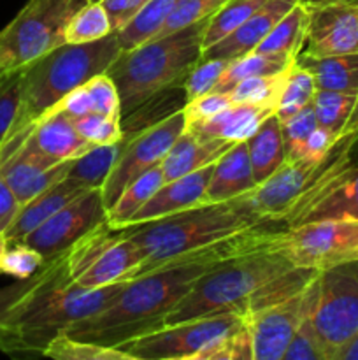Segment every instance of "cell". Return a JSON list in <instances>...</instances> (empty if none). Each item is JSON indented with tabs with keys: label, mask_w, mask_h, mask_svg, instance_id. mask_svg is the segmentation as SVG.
<instances>
[{
	"label": "cell",
	"mask_w": 358,
	"mask_h": 360,
	"mask_svg": "<svg viewBox=\"0 0 358 360\" xmlns=\"http://www.w3.org/2000/svg\"><path fill=\"white\" fill-rule=\"evenodd\" d=\"M165 183V174L161 164L140 174L132 183L125 186L118 199L107 210V221L112 229H123L130 224L133 214L151 199L154 192Z\"/></svg>",
	"instance_id": "obj_31"
},
{
	"label": "cell",
	"mask_w": 358,
	"mask_h": 360,
	"mask_svg": "<svg viewBox=\"0 0 358 360\" xmlns=\"http://www.w3.org/2000/svg\"><path fill=\"white\" fill-rule=\"evenodd\" d=\"M340 137H337L336 134L330 132V130L323 129V127H316L311 132V136L307 137L304 146V158H309V160H318V158H323L325 155L330 153L336 143Z\"/></svg>",
	"instance_id": "obj_51"
},
{
	"label": "cell",
	"mask_w": 358,
	"mask_h": 360,
	"mask_svg": "<svg viewBox=\"0 0 358 360\" xmlns=\"http://www.w3.org/2000/svg\"><path fill=\"white\" fill-rule=\"evenodd\" d=\"M0 234H2V232H0Z\"/></svg>",
	"instance_id": "obj_58"
},
{
	"label": "cell",
	"mask_w": 358,
	"mask_h": 360,
	"mask_svg": "<svg viewBox=\"0 0 358 360\" xmlns=\"http://www.w3.org/2000/svg\"><path fill=\"white\" fill-rule=\"evenodd\" d=\"M44 357L55 360H132L128 354L114 347L76 340L67 334H60L42 352Z\"/></svg>",
	"instance_id": "obj_40"
},
{
	"label": "cell",
	"mask_w": 358,
	"mask_h": 360,
	"mask_svg": "<svg viewBox=\"0 0 358 360\" xmlns=\"http://www.w3.org/2000/svg\"><path fill=\"white\" fill-rule=\"evenodd\" d=\"M195 360H253V336L244 322L200 352Z\"/></svg>",
	"instance_id": "obj_42"
},
{
	"label": "cell",
	"mask_w": 358,
	"mask_h": 360,
	"mask_svg": "<svg viewBox=\"0 0 358 360\" xmlns=\"http://www.w3.org/2000/svg\"><path fill=\"white\" fill-rule=\"evenodd\" d=\"M142 264L137 246L123 234L121 229H109L97 253L74 280L84 288H102L135 278Z\"/></svg>",
	"instance_id": "obj_17"
},
{
	"label": "cell",
	"mask_w": 358,
	"mask_h": 360,
	"mask_svg": "<svg viewBox=\"0 0 358 360\" xmlns=\"http://www.w3.org/2000/svg\"><path fill=\"white\" fill-rule=\"evenodd\" d=\"M319 271L312 269V267L293 266L290 269L283 271V273L276 274V276L269 278L265 283L260 285L249 295L248 306H246V315L267 308V306L283 302L286 299L293 297V295L300 294V292H304L316 280Z\"/></svg>",
	"instance_id": "obj_30"
},
{
	"label": "cell",
	"mask_w": 358,
	"mask_h": 360,
	"mask_svg": "<svg viewBox=\"0 0 358 360\" xmlns=\"http://www.w3.org/2000/svg\"><path fill=\"white\" fill-rule=\"evenodd\" d=\"M69 164L70 160L62 164L49 160L25 141L0 151V176L11 186L20 206L62 179L69 171Z\"/></svg>",
	"instance_id": "obj_16"
},
{
	"label": "cell",
	"mask_w": 358,
	"mask_h": 360,
	"mask_svg": "<svg viewBox=\"0 0 358 360\" xmlns=\"http://www.w3.org/2000/svg\"><path fill=\"white\" fill-rule=\"evenodd\" d=\"M312 322L329 360L358 333V259L319 271Z\"/></svg>",
	"instance_id": "obj_9"
},
{
	"label": "cell",
	"mask_w": 358,
	"mask_h": 360,
	"mask_svg": "<svg viewBox=\"0 0 358 360\" xmlns=\"http://www.w3.org/2000/svg\"><path fill=\"white\" fill-rule=\"evenodd\" d=\"M48 260L34 250L32 246L25 245L23 241L9 243L2 259V273L16 278V280H27L46 266Z\"/></svg>",
	"instance_id": "obj_46"
},
{
	"label": "cell",
	"mask_w": 358,
	"mask_h": 360,
	"mask_svg": "<svg viewBox=\"0 0 358 360\" xmlns=\"http://www.w3.org/2000/svg\"><path fill=\"white\" fill-rule=\"evenodd\" d=\"M295 63L312 74L318 90L358 95V53L309 56L300 53Z\"/></svg>",
	"instance_id": "obj_27"
},
{
	"label": "cell",
	"mask_w": 358,
	"mask_h": 360,
	"mask_svg": "<svg viewBox=\"0 0 358 360\" xmlns=\"http://www.w3.org/2000/svg\"><path fill=\"white\" fill-rule=\"evenodd\" d=\"M213 167L214 164H211L207 167L199 169V171L181 176V178L165 181L151 195V199L133 214L128 225L171 217V214L179 213V211L204 204V193H206L207 183H209L211 174H213Z\"/></svg>",
	"instance_id": "obj_19"
},
{
	"label": "cell",
	"mask_w": 358,
	"mask_h": 360,
	"mask_svg": "<svg viewBox=\"0 0 358 360\" xmlns=\"http://www.w3.org/2000/svg\"><path fill=\"white\" fill-rule=\"evenodd\" d=\"M295 62H290L286 58L272 55H263V53L253 51L241 58L232 60L230 65L227 67L221 74L220 81L216 83L213 91H228L242 79H248L253 76H265V74H276L281 70H286L288 67L293 65Z\"/></svg>",
	"instance_id": "obj_35"
},
{
	"label": "cell",
	"mask_w": 358,
	"mask_h": 360,
	"mask_svg": "<svg viewBox=\"0 0 358 360\" xmlns=\"http://www.w3.org/2000/svg\"><path fill=\"white\" fill-rule=\"evenodd\" d=\"M265 224L274 221L263 220L246 193L227 202L200 204L171 217L128 225L121 231L142 257L137 278L168 266L186 253Z\"/></svg>",
	"instance_id": "obj_3"
},
{
	"label": "cell",
	"mask_w": 358,
	"mask_h": 360,
	"mask_svg": "<svg viewBox=\"0 0 358 360\" xmlns=\"http://www.w3.org/2000/svg\"><path fill=\"white\" fill-rule=\"evenodd\" d=\"M307 9L302 53L332 56L358 53V0H300Z\"/></svg>",
	"instance_id": "obj_14"
},
{
	"label": "cell",
	"mask_w": 358,
	"mask_h": 360,
	"mask_svg": "<svg viewBox=\"0 0 358 360\" xmlns=\"http://www.w3.org/2000/svg\"><path fill=\"white\" fill-rule=\"evenodd\" d=\"M316 90L318 88H316L312 74L305 70L304 67L293 63L290 72H288L286 84H284L283 94H281L274 115L277 116L281 123L288 122L297 112H300L305 105L312 104Z\"/></svg>",
	"instance_id": "obj_37"
},
{
	"label": "cell",
	"mask_w": 358,
	"mask_h": 360,
	"mask_svg": "<svg viewBox=\"0 0 358 360\" xmlns=\"http://www.w3.org/2000/svg\"><path fill=\"white\" fill-rule=\"evenodd\" d=\"M336 360H358V333L340 348Z\"/></svg>",
	"instance_id": "obj_54"
},
{
	"label": "cell",
	"mask_w": 358,
	"mask_h": 360,
	"mask_svg": "<svg viewBox=\"0 0 358 360\" xmlns=\"http://www.w3.org/2000/svg\"><path fill=\"white\" fill-rule=\"evenodd\" d=\"M7 245H9V243H7L6 236L0 234V273H2V259H4V253H6L7 250Z\"/></svg>",
	"instance_id": "obj_56"
},
{
	"label": "cell",
	"mask_w": 358,
	"mask_h": 360,
	"mask_svg": "<svg viewBox=\"0 0 358 360\" xmlns=\"http://www.w3.org/2000/svg\"><path fill=\"white\" fill-rule=\"evenodd\" d=\"M309 287L286 301L246 315L253 336V360H283L307 308Z\"/></svg>",
	"instance_id": "obj_15"
},
{
	"label": "cell",
	"mask_w": 358,
	"mask_h": 360,
	"mask_svg": "<svg viewBox=\"0 0 358 360\" xmlns=\"http://www.w3.org/2000/svg\"><path fill=\"white\" fill-rule=\"evenodd\" d=\"M207 20L153 37L132 49H121L105 70L119 95L121 118L147 98L185 83L190 70L202 58V37Z\"/></svg>",
	"instance_id": "obj_5"
},
{
	"label": "cell",
	"mask_w": 358,
	"mask_h": 360,
	"mask_svg": "<svg viewBox=\"0 0 358 360\" xmlns=\"http://www.w3.org/2000/svg\"><path fill=\"white\" fill-rule=\"evenodd\" d=\"M86 2L90 0H28L0 30V74L23 69L65 44L67 25Z\"/></svg>",
	"instance_id": "obj_8"
},
{
	"label": "cell",
	"mask_w": 358,
	"mask_h": 360,
	"mask_svg": "<svg viewBox=\"0 0 358 360\" xmlns=\"http://www.w3.org/2000/svg\"><path fill=\"white\" fill-rule=\"evenodd\" d=\"M18 210H20V202H18L16 195L7 185L6 179L0 176V232L9 227L13 218L16 217Z\"/></svg>",
	"instance_id": "obj_53"
},
{
	"label": "cell",
	"mask_w": 358,
	"mask_h": 360,
	"mask_svg": "<svg viewBox=\"0 0 358 360\" xmlns=\"http://www.w3.org/2000/svg\"><path fill=\"white\" fill-rule=\"evenodd\" d=\"M227 0H179L178 6L171 13V16L165 20L160 30L154 34V37H164L175 30L190 27L193 23L207 20L220 9ZM153 39V37H151Z\"/></svg>",
	"instance_id": "obj_43"
},
{
	"label": "cell",
	"mask_w": 358,
	"mask_h": 360,
	"mask_svg": "<svg viewBox=\"0 0 358 360\" xmlns=\"http://www.w3.org/2000/svg\"><path fill=\"white\" fill-rule=\"evenodd\" d=\"M290 69L291 67L276 74L253 76L248 77V79L239 81L232 90H228V95H230L234 104L269 105V108H274V111H276V105L279 102L281 94H283Z\"/></svg>",
	"instance_id": "obj_36"
},
{
	"label": "cell",
	"mask_w": 358,
	"mask_h": 360,
	"mask_svg": "<svg viewBox=\"0 0 358 360\" xmlns=\"http://www.w3.org/2000/svg\"><path fill=\"white\" fill-rule=\"evenodd\" d=\"M21 70L0 74V144L9 134L21 101Z\"/></svg>",
	"instance_id": "obj_48"
},
{
	"label": "cell",
	"mask_w": 358,
	"mask_h": 360,
	"mask_svg": "<svg viewBox=\"0 0 358 360\" xmlns=\"http://www.w3.org/2000/svg\"><path fill=\"white\" fill-rule=\"evenodd\" d=\"M90 2H100V0H90Z\"/></svg>",
	"instance_id": "obj_57"
},
{
	"label": "cell",
	"mask_w": 358,
	"mask_h": 360,
	"mask_svg": "<svg viewBox=\"0 0 358 360\" xmlns=\"http://www.w3.org/2000/svg\"><path fill=\"white\" fill-rule=\"evenodd\" d=\"M42 269H44V267H42ZM42 269L39 271V273H35L34 276L27 278V280H18L16 283L9 285V287L0 288V319L6 315V311L14 304V302L20 301V299L23 297L39 280H41Z\"/></svg>",
	"instance_id": "obj_52"
},
{
	"label": "cell",
	"mask_w": 358,
	"mask_h": 360,
	"mask_svg": "<svg viewBox=\"0 0 358 360\" xmlns=\"http://www.w3.org/2000/svg\"><path fill=\"white\" fill-rule=\"evenodd\" d=\"M351 134H358V95H357V101H354L353 111H351L350 118H347L346 125H344L340 137L351 136Z\"/></svg>",
	"instance_id": "obj_55"
},
{
	"label": "cell",
	"mask_w": 358,
	"mask_h": 360,
	"mask_svg": "<svg viewBox=\"0 0 358 360\" xmlns=\"http://www.w3.org/2000/svg\"><path fill=\"white\" fill-rule=\"evenodd\" d=\"M270 248L283 253L293 266L323 271L358 259V221L318 220L284 229Z\"/></svg>",
	"instance_id": "obj_10"
},
{
	"label": "cell",
	"mask_w": 358,
	"mask_h": 360,
	"mask_svg": "<svg viewBox=\"0 0 358 360\" xmlns=\"http://www.w3.org/2000/svg\"><path fill=\"white\" fill-rule=\"evenodd\" d=\"M244 322L241 313H221L165 326L119 345L132 360H195L213 341Z\"/></svg>",
	"instance_id": "obj_11"
},
{
	"label": "cell",
	"mask_w": 358,
	"mask_h": 360,
	"mask_svg": "<svg viewBox=\"0 0 358 360\" xmlns=\"http://www.w3.org/2000/svg\"><path fill=\"white\" fill-rule=\"evenodd\" d=\"M179 0H150L147 6L130 23L114 32L121 49H132L154 37Z\"/></svg>",
	"instance_id": "obj_33"
},
{
	"label": "cell",
	"mask_w": 358,
	"mask_h": 360,
	"mask_svg": "<svg viewBox=\"0 0 358 360\" xmlns=\"http://www.w3.org/2000/svg\"><path fill=\"white\" fill-rule=\"evenodd\" d=\"M105 218L107 210L100 190H88L32 231L23 243L37 250L46 260L55 259L69 252L81 238L105 221Z\"/></svg>",
	"instance_id": "obj_13"
},
{
	"label": "cell",
	"mask_w": 358,
	"mask_h": 360,
	"mask_svg": "<svg viewBox=\"0 0 358 360\" xmlns=\"http://www.w3.org/2000/svg\"><path fill=\"white\" fill-rule=\"evenodd\" d=\"M121 51L116 34L84 44H62L21 70V101L4 143L28 132L65 95L104 74Z\"/></svg>",
	"instance_id": "obj_4"
},
{
	"label": "cell",
	"mask_w": 358,
	"mask_h": 360,
	"mask_svg": "<svg viewBox=\"0 0 358 360\" xmlns=\"http://www.w3.org/2000/svg\"><path fill=\"white\" fill-rule=\"evenodd\" d=\"M84 192H88V190L83 188L81 185H77V183L72 181L70 178H67L65 174L62 179H58V181L53 183L51 186L42 190V192L39 193V195H35L34 199L21 204L16 217L13 218L9 227H7L2 234L6 236L7 243L23 241L32 231H35L39 225L44 224L48 218H51L53 214L58 213L62 207H65L67 204L72 202L74 199L83 195Z\"/></svg>",
	"instance_id": "obj_21"
},
{
	"label": "cell",
	"mask_w": 358,
	"mask_h": 360,
	"mask_svg": "<svg viewBox=\"0 0 358 360\" xmlns=\"http://www.w3.org/2000/svg\"><path fill=\"white\" fill-rule=\"evenodd\" d=\"M290 267H293V264L270 246L223 260L193 283L185 297L168 313L165 326L221 313L246 315L249 295L269 278Z\"/></svg>",
	"instance_id": "obj_6"
},
{
	"label": "cell",
	"mask_w": 358,
	"mask_h": 360,
	"mask_svg": "<svg viewBox=\"0 0 358 360\" xmlns=\"http://www.w3.org/2000/svg\"><path fill=\"white\" fill-rule=\"evenodd\" d=\"M318 220L358 221V165L344 169L330 183L329 188L291 224V227Z\"/></svg>",
	"instance_id": "obj_24"
},
{
	"label": "cell",
	"mask_w": 358,
	"mask_h": 360,
	"mask_svg": "<svg viewBox=\"0 0 358 360\" xmlns=\"http://www.w3.org/2000/svg\"><path fill=\"white\" fill-rule=\"evenodd\" d=\"M358 134L340 137L329 155L318 160L286 162L267 181L249 192L253 210L265 221L291 224L329 188L330 183L350 165H353V150Z\"/></svg>",
	"instance_id": "obj_7"
},
{
	"label": "cell",
	"mask_w": 358,
	"mask_h": 360,
	"mask_svg": "<svg viewBox=\"0 0 358 360\" xmlns=\"http://www.w3.org/2000/svg\"><path fill=\"white\" fill-rule=\"evenodd\" d=\"M216 264L186 262L160 267L125 283L102 311L72 323L63 334L114 347L165 327L168 313L206 271Z\"/></svg>",
	"instance_id": "obj_2"
},
{
	"label": "cell",
	"mask_w": 358,
	"mask_h": 360,
	"mask_svg": "<svg viewBox=\"0 0 358 360\" xmlns=\"http://www.w3.org/2000/svg\"><path fill=\"white\" fill-rule=\"evenodd\" d=\"M186 116L183 109L172 112L157 125L142 130L132 137H125L119 143V155L114 167L109 172L104 186L100 188L102 200L105 210L114 204L119 193L128 183L139 178L150 169L157 167L164 162L178 137L185 132Z\"/></svg>",
	"instance_id": "obj_12"
},
{
	"label": "cell",
	"mask_w": 358,
	"mask_h": 360,
	"mask_svg": "<svg viewBox=\"0 0 358 360\" xmlns=\"http://www.w3.org/2000/svg\"><path fill=\"white\" fill-rule=\"evenodd\" d=\"M267 0H227L213 16L207 18L202 37V51L209 49L221 39L241 27L251 14H255Z\"/></svg>",
	"instance_id": "obj_34"
},
{
	"label": "cell",
	"mask_w": 358,
	"mask_h": 360,
	"mask_svg": "<svg viewBox=\"0 0 358 360\" xmlns=\"http://www.w3.org/2000/svg\"><path fill=\"white\" fill-rule=\"evenodd\" d=\"M126 281L84 288L70 274L69 252L49 259L41 280L0 319V350L42 355L72 323L107 308Z\"/></svg>",
	"instance_id": "obj_1"
},
{
	"label": "cell",
	"mask_w": 358,
	"mask_h": 360,
	"mask_svg": "<svg viewBox=\"0 0 358 360\" xmlns=\"http://www.w3.org/2000/svg\"><path fill=\"white\" fill-rule=\"evenodd\" d=\"M246 141L235 143L214 162L213 174L204 193V204L227 202L256 188Z\"/></svg>",
	"instance_id": "obj_22"
},
{
	"label": "cell",
	"mask_w": 358,
	"mask_h": 360,
	"mask_svg": "<svg viewBox=\"0 0 358 360\" xmlns=\"http://www.w3.org/2000/svg\"><path fill=\"white\" fill-rule=\"evenodd\" d=\"M354 101H357V95L332 90H316L312 109H314L318 125L340 137L344 125L353 111Z\"/></svg>",
	"instance_id": "obj_41"
},
{
	"label": "cell",
	"mask_w": 358,
	"mask_h": 360,
	"mask_svg": "<svg viewBox=\"0 0 358 360\" xmlns=\"http://www.w3.org/2000/svg\"><path fill=\"white\" fill-rule=\"evenodd\" d=\"M112 25L102 2H86L72 18L65 28L67 44H84L104 39L112 34Z\"/></svg>",
	"instance_id": "obj_39"
},
{
	"label": "cell",
	"mask_w": 358,
	"mask_h": 360,
	"mask_svg": "<svg viewBox=\"0 0 358 360\" xmlns=\"http://www.w3.org/2000/svg\"><path fill=\"white\" fill-rule=\"evenodd\" d=\"M72 122L79 136L91 144H116L121 143L123 139L121 118L119 116L91 112V115L79 116Z\"/></svg>",
	"instance_id": "obj_45"
},
{
	"label": "cell",
	"mask_w": 358,
	"mask_h": 360,
	"mask_svg": "<svg viewBox=\"0 0 358 360\" xmlns=\"http://www.w3.org/2000/svg\"><path fill=\"white\" fill-rule=\"evenodd\" d=\"M119 148V143L95 144L86 153L70 160L67 178L86 190H100L118 160Z\"/></svg>",
	"instance_id": "obj_32"
},
{
	"label": "cell",
	"mask_w": 358,
	"mask_h": 360,
	"mask_svg": "<svg viewBox=\"0 0 358 360\" xmlns=\"http://www.w3.org/2000/svg\"><path fill=\"white\" fill-rule=\"evenodd\" d=\"M298 0H267L255 14L248 18L232 34L202 51V58L235 60L253 53L267 37L274 25L297 4Z\"/></svg>",
	"instance_id": "obj_20"
},
{
	"label": "cell",
	"mask_w": 358,
	"mask_h": 360,
	"mask_svg": "<svg viewBox=\"0 0 358 360\" xmlns=\"http://www.w3.org/2000/svg\"><path fill=\"white\" fill-rule=\"evenodd\" d=\"M274 108L256 104H232L213 118L206 122L186 125L195 132L207 137L228 141V143H242L248 141L256 132L263 120L272 115Z\"/></svg>",
	"instance_id": "obj_25"
},
{
	"label": "cell",
	"mask_w": 358,
	"mask_h": 360,
	"mask_svg": "<svg viewBox=\"0 0 358 360\" xmlns=\"http://www.w3.org/2000/svg\"><path fill=\"white\" fill-rule=\"evenodd\" d=\"M307 32V9L298 0L260 42L255 51L263 55H272L295 62L302 53Z\"/></svg>",
	"instance_id": "obj_29"
},
{
	"label": "cell",
	"mask_w": 358,
	"mask_h": 360,
	"mask_svg": "<svg viewBox=\"0 0 358 360\" xmlns=\"http://www.w3.org/2000/svg\"><path fill=\"white\" fill-rule=\"evenodd\" d=\"M53 109L63 111L72 120L79 116L91 115V112H100V115L119 116V95L116 90V84L107 74H98L91 77L79 88L70 91L69 95L62 98ZM51 111V109H49Z\"/></svg>",
	"instance_id": "obj_26"
},
{
	"label": "cell",
	"mask_w": 358,
	"mask_h": 360,
	"mask_svg": "<svg viewBox=\"0 0 358 360\" xmlns=\"http://www.w3.org/2000/svg\"><path fill=\"white\" fill-rule=\"evenodd\" d=\"M316 280L309 287L307 308H305L304 316H302L300 323H298L297 330H295L293 338H291L290 345L284 352L283 360H329L325 348H323L321 341L316 334L314 322H312V309H314L316 294H318Z\"/></svg>",
	"instance_id": "obj_38"
},
{
	"label": "cell",
	"mask_w": 358,
	"mask_h": 360,
	"mask_svg": "<svg viewBox=\"0 0 358 360\" xmlns=\"http://www.w3.org/2000/svg\"><path fill=\"white\" fill-rule=\"evenodd\" d=\"M246 144L256 185H262L286 164L283 129L274 112L263 120L262 125L246 141Z\"/></svg>",
	"instance_id": "obj_28"
},
{
	"label": "cell",
	"mask_w": 358,
	"mask_h": 360,
	"mask_svg": "<svg viewBox=\"0 0 358 360\" xmlns=\"http://www.w3.org/2000/svg\"><path fill=\"white\" fill-rule=\"evenodd\" d=\"M100 2L107 11L112 30L118 32L139 14L150 0H100Z\"/></svg>",
	"instance_id": "obj_50"
},
{
	"label": "cell",
	"mask_w": 358,
	"mask_h": 360,
	"mask_svg": "<svg viewBox=\"0 0 358 360\" xmlns=\"http://www.w3.org/2000/svg\"><path fill=\"white\" fill-rule=\"evenodd\" d=\"M230 62L232 60L225 58H200V62L190 70L185 79L186 102L213 91Z\"/></svg>",
	"instance_id": "obj_47"
},
{
	"label": "cell",
	"mask_w": 358,
	"mask_h": 360,
	"mask_svg": "<svg viewBox=\"0 0 358 360\" xmlns=\"http://www.w3.org/2000/svg\"><path fill=\"white\" fill-rule=\"evenodd\" d=\"M21 141L30 144L35 151L44 155L49 160L62 164V162L74 160V158L81 157L86 153L91 146L95 144L88 143L86 139L79 136V132L74 127V122L70 116H67L63 111L58 109H51L46 112ZM20 141V143H21ZM20 143L13 144L9 148H4L0 151L11 150V148L18 146Z\"/></svg>",
	"instance_id": "obj_18"
},
{
	"label": "cell",
	"mask_w": 358,
	"mask_h": 360,
	"mask_svg": "<svg viewBox=\"0 0 358 360\" xmlns=\"http://www.w3.org/2000/svg\"><path fill=\"white\" fill-rule=\"evenodd\" d=\"M318 127L316 122L314 109L312 104L305 105L300 112L290 118L288 122L281 123L283 129V141H284V155L286 162L304 160V146L307 137L311 136L312 130Z\"/></svg>",
	"instance_id": "obj_44"
},
{
	"label": "cell",
	"mask_w": 358,
	"mask_h": 360,
	"mask_svg": "<svg viewBox=\"0 0 358 360\" xmlns=\"http://www.w3.org/2000/svg\"><path fill=\"white\" fill-rule=\"evenodd\" d=\"M232 104L234 102H232L228 91H209L206 95H200V97L186 102L185 108H183L186 116V125L206 122V120L213 118L223 109L230 108Z\"/></svg>",
	"instance_id": "obj_49"
},
{
	"label": "cell",
	"mask_w": 358,
	"mask_h": 360,
	"mask_svg": "<svg viewBox=\"0 0 358 360\" xmlns=\"http://www.w3.org/2000/svg\"><path fill=\"white\" fill-rule=\"evenodd\" d=\"M235 143L216 139V137L202 136V134L186 127L185 132L178 137L174 146L171 148L167 157L161 162L165 181L181 178V176L214 164Z\"/></svg>",
	"instance_id": "obj_23"
}]
</instances>
